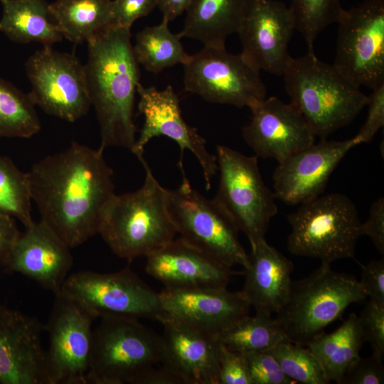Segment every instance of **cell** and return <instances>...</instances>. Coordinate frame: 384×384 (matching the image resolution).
Returning <instances> with one entry per match:
<instances>
[{
  "label": "cell",
  "instance_id": "obj_1",
  "mask_svg": "<svg viewBox=\"0 0 384 384\" xmlns=\"http://www.w3.org/2000/svg\"><path fill=\"white\" fill-rule=\"evenodd\" d=\"M103 151L74 142L27 172L41 220L71 249L98 234L102 211L114 194Z\"/></svg>",
  "mask_w": 384,
  "mask_h": 384
},
{
  "label": "cell",
  "instance_id": "obj_2",
  "mask_svg": "<svg viewBox=\"0 0 384 384\" xmlns=\"http://www.w3.org/2000/svg\"><path fill=\"white\" fill-rule=\"evenodd\" d=\"M87 43L85 68L91 105L100 125V147L119 146L132 151L137 140L134 107L140 74L130 28L112 25Z\"/></svg>",
  "mask_w": 384,
  "mask_h": 384
},
{
  "label": "cell",
  "instance_id": "obj_3",
  "mask_svg": "<svg viewBox=\"0 0 384 384\" xmlns=\"http://www.w3.org/2000/svg\"><path fill=\"white\" fill-rule=\"evenodd\" d=\"M137 158L145 171L144 184L135 191L114 194L102 211L98 232L117 257L129 260L159 250L177 234L167 208V189L143 154Z\"/></svg>",
  "mask_w": 384,
  "mask_h": 384
},
{
  "label": "cell",
  "instance_id": "obj_4",
  "mask_svg": "<svg viewBox=\"0 0 384 384\" xmlns=\"http://www.w3.org/2000/svg\"><path fill=\"white\" fill-rule=\"evenodd\" d=\"M282 76L290 102L321 139L350 124L368 103L360 87L318 58L314 49L292 58Z\"/></svg>",
  "mask_w": 384,
  "mask_h": 384
},
{
  "label": "cell",
  "instance_id": "obj_5",
  "mask_svg": "<svg viewBox=\"0 0 384 384\" xmlns=\"http://www.w3.org/2000/svg\"><path fill=\"white\" fill-rule=\"evenodd\" d=\"M287 220L292 228L288 250L321 262L353 257L362 235L357 208L341 193L321 194L301 203Z\"/></svg>",
  "mask_w": 384,
  "mask_h": 384
},
{
  "label": "cell",
  "instance_id": "obj_6",
  "mask_svg": "<svg viewBox=\"0 0 384 384\" xmlns=\"http://www.w3.org/2000/svg\"><path fill=\"white\" fill-rule=\"evenodd\" d=\"M366 297L355 277L321 262L307 277L292 282L287 302L277 318L292 343L306 346L348 306Z\"/></svg>",
  "mask_w": 384,
  "mask_h": 384
},
{
  "label": "cell",
  "instance_id": "obj_7",
  "mask_svg": "<svg viewBox=\"0 0 384 384\" xmlns=\"http://www.w3.org/2000/svg\"><path fill=\"white\" fill-rule=\"evenodd\" d=\"M100 319L92 331L87 383L135 384L143 373L161 362V336L138 319Z\"/></svg>",
  "mask_w": 384,
  "mask_h": 384
},
{
  "label": "cell",
  "instance_id": "obj_8",
  "mask_svg": "<svg viewBox=\"0 0 384 384\" xmlns=\"http://www.w3.org/2000/svg\"><path fill=\"white\" fill-rule=\"evenodd\" d=\"M182 176L178 187L166 191L168 211L180 238L230 267H246L248 254L236 224L214 198H206Z\"/></svg>",
  "mask_w": 384,
  "mask_h": 384
},
{
  "label": "cell",
  "instance_id": "obj_9",
  "mask_svg": "<svg viewBox=\"0 0 384 384\" xmlns=\"http://www.w3.org/2000/svg\"><path fill=\"white\" fill-rule=\"evenodd\" d=\"M216 158L220 178L214 200L252 246L265 239L269 223L277 213L274 194L262 179L256 156H248L218 145Z\"/></svg>",
  "mask_w": 384,
  "mask_h": 384
},
{
  "label": "cell",
  "instance_id": "obj_10",
  "mask_svg": "<svg viewBox=\"0 0 384 384\" xmlns=\"http://www.w3.org/2000/svg\"><path fill=\"white\" fill-rule=\"evenodd\" d=\"M336 23L334 67L358 87L384 85V0L343 9Z\"/></svg>",
  "mask_w": 384,
  "mask_h": 384
},
{
  "label": "cell",
  "instance_id": "obj_11",
  "mask_svg": "<svg viewBox=\"0 0 384 384\" xmlns=\"http://www.w3.org/2000/svg\"><path fill=\"white\" fill-rule=\"evenodd\" d=\"M183 67L185 90L208 102L250 107L266 98L260 71L225 48L204 46Z\"/></svg>",
  "mask_w": 384,
  "mask_h": 384
},
{
  "label": "cell",
  "instance_id": "obj_12",
  "mask_svg": "<svg viewBox=\"0 0 384 384\" xmlns=\"http://www.w3.org/2000/svg\"><path fill=\"white\" fill-rule=\"evenodd\" d=\"M97 318L158 319L164 314L159 293L129 267L112 273L80 271L67 277L61 292Z\"/></svg>",
  "mask_w": 384,
  "mask_h": 384
},
{
  "label": "cell",
  "instance_id": "obj_13",
  "mask_svg": "<svg viewBox=\"0 0 384 384\" xmlns=\"http://www.w3.org/2000/svg\"><path fill=\"white\" fill-rule=\"evenodd\" d=\"M25 68L34 105L70 122L87 113L91 101L85 68L74 55L43 46L27 59Z\"/></svg>",
  "mask_w": 384,
  "mask_h": 384
},
{
  "label": "cell",
  "instance_id": "obj_14",
  "mask_svg": "<svg viewBox=\"0 0 384 384\" xmlns=\"http://www.w3.org/2000/svg\"><path fill=\"white\" fill-rule=\"evenodd\" d=\"M97 319L61 292L55 294L45 326L49 337L46 363L50 384H87L92 324Z\"/></svg>",
  "mask_w": 384,
  "mask_h": 384
},
{
  "label": "cell",
  "instance_id": "obj_15",
  "mask_svg": "<svg viewBox=\"0 0 384 384\" xmlns=\"http://www.w3.org/2000/svg\"><path fill=\"white\" fill-rule=\"evenodd\" d=\"M296 30L289 6L277 0H245L236 33L244 58L259 71L282 76L292 56L288 45Z\"/></svg>",
  "mask_w": 384,
  "mask_h": 384
},
{
  "label": "cell",
  "instance_id": "obj_16",
  "mask_svg": "<svg viewBox=\"0 0 384 384\" xmlns=\"http://www.w3.org/2000/svg\"><path fill=\"white\" fill-rule=\"evenodd\" d=\"M137 93L139 96L138 110L143 114L144 122L132 152L137 157L142 155L145 145L152 138L167 137L176 142L181 149L178 166L182 174H185L183 154L184 149H188L198 159L203 170L206 188L209 190L211 180L218 172L216 155L208 151L206 139L183 119L179 99L173 87L167 85L164 90H159L155 87H144L139 82Z\"/></svg>",
  "mask_w": 384,
  "mask_h": 384
},
{
  "label": "cell",
  "instance_id": "obj_17",
  "mask_svg": "<svg viewBox=\"0 0 384 384\" xmlns=\"http://www.w3.org/2000/svg\"><path fill=\"white\" fill-rule=\"evenodd\" d=\"M358 144L356 136L343 141L321 139L279 162L272 175L275 198L297 205L321 195L338 163Z\"/></svg>",
  "mask_w": 384,
  "mask_h": 384
},
{
  "label": "cell",
  "instance_id": "obj_18",
  "mask_svg": "<svg viewBox=\"0 0 384 384\" xmlns=\"http://www.w3.org/2000/svg\"><path fill=\"white\" fill-rule=\"evenodd\" d=\"M250 123L242 129V137L257 157L271 158L280 162L314 143L311 127L291 103L270 97L249 107Z\"/></svg>",
  "mask_w": 384,
  "mask_h": 384
},
{
  "label": "cell",
  "instance_id": "obj_19",
  "mask_svg": "<svg viewBox=\"0 0 384 384\" xmlns=\"http://www.w3.org/2000/svg\"><path fill=\"white\" fill-rule=\"evenodd\" d=\"M43 331L36 319L0 305V384H50Z\"/></svg>",
  "mask_w": 384,
  "mask_h": 384
},
{
  "label": "cell",
  "instance_id": "obj_20",
  "mask_svg": "<svg viewBox=\"0 0 384 384\" xmlns=\"http://www.w3.org/2000/svg\"><path fill=\"white\" fill-rule=\"evenodd\" d=\"M161 363L184 384H219L220 342L217 336L164 314Z\"/></svg>",
  "mask_w": 384,
  "mask_h": 384
},
{
  "label": "cell",
  "instance_id": "obj_21",
  "mask_svg": "<svg viewBox=\"0 0 384 384\" xmlns=\"http://www.w3.org/2000/svg\"><path fill=\"white\" fill-rule=\"evenodd\" d=\"M159 295L164 314L217 336L249 315L251 306L242 290L227 287L164 288Z\"/></svg>",
  "mask_w": 384,
  "mask_h": 384
},
{
  "label": "cell",
  "instance_id": "obj_22",
  "mask_svg": "<svg viewBox=\"0 0 384 384\" xmlns=\"http://www.w3.org/2000/svg\"><path fill=\"white\" fill-rule=\"evenodd\" d=\"M70 249L46 223L34 221L21 232L3 267L57 294L73 266Z\"/></svg>",
  "mask_w": 384,
  "mask_h": 384
},
{
  "label": "cell",
  "instance_id": "obj_23",
  "mask_svg": "<svg viewBox=\"0 0 384 384\" xmlns=\"http://www.w3.org/2000/svg\"><path fill=\"white\" fill-rule=\"evenodd\" d=\"M146 257V273L167 289L227 287L237 273L181 238Z\"/></svg>",
  "mask_w": 384,
  "mask_h": 384
},
{
  "label": "cell",
  "instance_id": "obj_24",
  "mask_svg": "<svg viewBox=\"0 0 384 384\" xmlns=\"http://www.w3.org/2000/svg\"><path fill=\"white\" fill-rule=\"evenodd\" d=\"M242 292L255 312L279 313L286 304L292 284V262L262 239L251 246Z\"/></svg>",
  "mask_w": 384,
  "mask_h": 384
},
{
  "label": "cell",
  "instance_id": "obj_25",
  "mask_svg": "<svg viewBox=\"0 0 384 384\" xmlns=\"http://www.w3.org/2000/svg\"><path fill=\"white\" fill-rule=\"evenodd\" d=\"M245 0H191L178 35L198 40L206 47L225 48L236 33Z\"/></svg>",
  "mask_w": 384,
  "mask_h": 384
},
{
  "label": "cell",
  "instance_id": "obj_26",
  "mask_svg": "<svg viewBox=\"0 0 384 384\" xmlns=\"http://www.w3.org/2000/svg\"><path fill=\"white\" fill-rule=\"evenodd\" d=\"M0 31L16 43L52 47L64 38L45 0H0Z\"/></svg>",
  "mask_w": 384,
  "mask_h": 384
},
{
  "label": "cell",
  "instance_id": "obj_27",
  "mask_svg": "<svg viewBox=\"0 0 384 384\" xmlns=\"http://www.w3.org/2000/svg\"><path fill=\"white\" fill-rule=\"evenodd\" d=\"M363 342L359 317L352 313L337 329L321 333L306 347L318 360L328 381L340 384L347 370L359 358Z\"/></svg>",
  "mask_w": 384,
  "mask_h": 384
},
{
  "label": "cell",
  "instance_id": "obj_28",
  "mask_svg": "<svg viewBox=\"0 0 384 384\" xmlns=\"http://www.w3.org/2000/svg\"><path fill=\"white\" fill-rule=\"evenodd\" d=\"M49 9L63 37L76 44L112 25L111 0H56Z\"/></svg>",
  "mask_w": 384,
  "mask_h": 384
},
{
  "label": "cell",
  "instance_id": "obj_29",
  "mask_svg": "<svg viewBox=\"0 0 384 384\" xmlns=\"http://www.w3.org/2000/svg\"><path fill=\"white\" fill-rule=\"evenodd\" d=\"M169 21L163 17L156 26H148L136 36L133 47L139 65L153 73H158L177 64L185 65L190 58L181 42L178 33L169 28Z\"/></svg>",
  "mask_w": 384,
  "mask_h": 384
},
{
  "label": "cell",
  "instance_id": "obj_30",
  "mask_svg": "<svg viewBox=\"0 0 384 384\" xmlns=\"http://www.w3.org/2000/svg\"><path fill=\"white\" fill-rule=\"evenodd\" d=\"M218 338L230 350L242 353L267 351L279 343L292 342L278 318L258 313L243 317Z\"/></svg>",
  "mask_w": 384,
  "mask_h": 384
},
{
  "label": "cell",
  "instance_id": "obj_31",
  "mask_svg": "<svg viewBox=\"0 0 384 384\" xmlns=\"http://www.w3.org/2000/svg\"><path fill=\"white\" fill-rule=\"evenodd\" d=\"M40 129L41 122L28 95L0 78V138H29Z\"/></svg>",
  "mask_w": 384,
  "mask_h": 384
},
{
  "label": "cell",
  "instance_id": "obj_32",
  "mask_svg": "<svg viewBox=\"0 0 384 384\" xmlns=\"http://www.w3.org/2000/svg\"><path fill=\"white\" fill-rule=\"evenodd\" d=\"M27 173L7 156H0V213L18 219L24 227L34 222Z\"/></svg>",
  "mask_w": 384,
  "mask_h": 384
},
{
  "label": "cell",
  "instance_id": "obj_33",
  "mask_svg": "<svg viewBox=\"0 0 384 384\" xmlns=\"http://www.w3.org/2000/svg\"><path fill=\"white\" fill-rule=\"evenodd\" d=\"M290 9L296 30L304 38L308 50L321 32L336 23L343 9L340 0H291Z\"/></svg>",
  "mask_w": 384,
  "mask_h": 384
},
{
  "label": "cell",
  "instance_id": "obj_34",
  "mask_svg": "<svg viewBox=\"0 0 384 384\" xmlns=\"http://www.w3.org/2000/svg\"><path fill=\"white\" fill-rule=\"evenodd\" d=\"M265 352L275 358L282 371L294 383H329L316 358L302 345L284 342Z\"/></svg>",
  "mask_w": 384,
  "mask_h": 384
},
{
  "label": "cell",
  "instance_id": "obj_35",
  "mask_svg": "<svg viewBox=\"0 0 384 384\" xmlns=\"http://www.w3.org/2000/svg\"><path fill=\"white\" fill-rule=\"evenodd\" d=\"M244 354L252 384L295 383L287 376L275 358L267 352H248Z\"/></svg>",
  "mask_w": 384,
  "mask_h": 384
},
{
  "label": "cell",
  "instance_id": "obj_36",
  "mask_svg": "<svg viewBox=\"0 0 384 384\" xmlns=\"http://www.w3.org/2000/svg\"><path fill=\"white\" fill-rule=\"evenodd\" d=\"M358 317L364 342L370 343L372 355L382 361L384 355V306L369 300Z\"/></svg>",
  "mask_w": 384,
  "mask_h": 384
},
{
  "label": "cell",
  "instance_id": "obj_37",
  "mask_svg": "<svg viewBox=\"0 0 384 384\" xmlns=\"http://www.w3.org/2000/svg\"><path fill=\"white\" fill-rule=\"evenodd\" d=\"M219 384H252L245 355L220 343Z\"/></svg>",
  "mask_w": 384,
  "mask_h": 384
},
{
  "label": "cell",
  "instance_id": "obj_38",
  "mask_svg": "<svg viewBox=\"0 0 384 384\" xmlns=\"http://www.w3.org/2000/svg\"><path fill=\"white\" fill-rule=\"evenodd\" d=\"M384 367L374 356L359 358L347 370L340 384H383Z\"/></svg>",
  "mask_w": 384,
  "mask_h": 384
},
{
  "label": "cell",
  "instance_id": "obj_39",
  "mask_svg": "<svg viewBox=\"0 0 384 384\" xmlns=\"http://www.w3.org/2000/svg\"><path fill=\"white\" fill-rule=\"evenodd\" d=\"M158 0H113L112 25L130 28L137 19L149 15Z\"/></svg>",
  "mask_w": 384,
  "mask_h": 384
},
{
  "label": "cell",
  "instance_id": "obj_40",
  "mask_svg": "<svg viewBox=\"0 0 384 384\" xmlns=\"http://www.w3.org/2000/svg\"><path fill=\"white\" fill-rule=\"evenodd\" d=\"M368 107L366 119L356 137L360 144L372 141L384 124V85L373 90L368 96Z\"/></svg>",
  "mask_w": 384,
  "mask_h": 384
},
{
  "label": "cell",
  "instance_id": "obj_41",
  "mask_svg": "<svg viewBox=\"0 0 384 384\" xmlns=\"http://www.w3.org/2000/svg\"><path fill=\"white\" fill-rule=\"evenodd\" d=\"M359 281L367 297L377 305L384 306V260H373L361 265Z\"/></svg>",
  "mask_w": 384,
  "mask_h": 384
},
{
  "label": "cell",
  "instance_id": "obj_42",
  "mask_svg": "<svg viewBox=\"0 0 384 384\" xmlns=\"http://www.w3.org/2000/svg\"><path fill=\"white\" fill-rule=\"evenodd\" d=\"M361 235L370 238L376 249L384 254V198H379L370 206L367 220L361 225Z\"/></svg>",
  "mask_w": 384,
  "mask_h": 384
},
{
  "label": "cell",
  "instance_id": "obj_43",
  "mask_svg": "<svg viewBox=\"0 0 384 384\" xmlns=\"http://www.w3.org/2000/svg\"><path fill=\"white\" fill-rule=\"evenodd\" d=\"M20 233L14 218L0 213V265L1 266L8 259Z\"/></svg>",
  "mask_w": 384,
  "mask_h": 384
},
{
  "label": "cell",
  "instance_id": "obj_44",
  "mask_svg": "<svg viewBox=\"0 0 384 384\" xmlns=\"http://www.w3.org/2000/svg\"><path fill=\"white\" fill-rule=\"evenodd\" d=\"M135 384H184L180 377L164 366H152L143 373Z\"/></svg>",
  "mask_w": 384,
  "mask_h": 384
},
{
  "label": "cell",
  "instance_id": "obj_45",
  "mask_svg": "<svg viewBox=\"0 0 384 384\" xmlns=\"http://www.w3.org/2000/svg\"><path fill=\"white\" fill-rule=\"evenodd\" d=\"M191 0H158L157 6L169 22L185 12Z\"/></svg>",
  "mask_w": 384,
  "mask_h": 384
}]
</instances>
